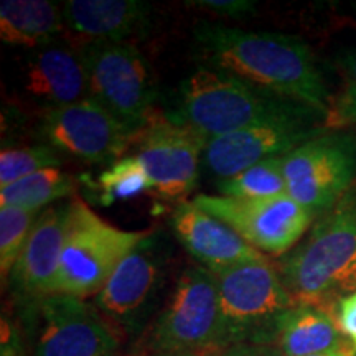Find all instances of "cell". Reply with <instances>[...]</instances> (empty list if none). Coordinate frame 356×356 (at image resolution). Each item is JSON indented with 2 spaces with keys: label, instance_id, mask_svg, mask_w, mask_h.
Here are the masks:
<instances>
[{
  "label": "cell",
  "instance_id": "cell-29",
  "mask_svg": "<svg viewBox=\"0 0 356 356\" xmlns=\"http://www.w3.org/2000/svg\"><path fill=\"white\" fill-rule=\"evenodd\" d=\"M337 122L355 124L356 126V88L350 86V84L333 108L328 127L335 126Z\"/></svg>",
  "mask_w": 356,
  "mask_h": 356
},
{
  "label": "cell",
  "instance_id": "cell-33",
  "mask_svg": "<svg viewBox=\"0 0 356 356\" xmlns=\"http://www.w3.org/2000/svg\"><path fill=\"white\" fill-rule=\"evenodd\" d=\"M157 356H202V355H190V353H184V355H157Z\"/></svg>",
  "mask_w": 356,
  "mask_h": 356
},
{
  "label": "cell",
  "instance_id": "cell-19",
  "mask_svg": "<svg viewBox=\"0 0 356 356\" xmlns=\"http://www.w3.org/2000/svg\"><path fill=\"white\" fill-rule=\"evenodd\" d=\"M273 346L282 356H309L350 348L330 310L302 302H296L279 318Z\"/></svg>",
  "mask_w": 356,
  "mask_h": 356
},
{
  "label": "cell",
  "instance_id": "cell-30",
  "mask_svg": "<svg viewBox=\"0 0 356 356\" xmlns=\"http://www.w3.org/2000/svg\"><path fill=\"white\" fill-rule=\"evenodd\" d=\"M220 356H282L270 345H233L218 353Z\"/></svg>",
  "mask_w": 356,
  "mask_h": 356
},
{
  "label": "cell",
  "instance_id": "cell-27",
  "mask_svg": "<svg viewBox=\"0 0 356 356\" xmlns=\"http://www.w3.org/2000/svg\"><path fill=\"white\" fill-rule=\"evenodd\" d=\"M188 3L222 17H243L256 10V2L251 0H195Z\"/></svg>",
  "mask_w": 356,
  "mask_h": 356
},
{
  "label": "cell",
  "instance_id": "cell-28",
  "mask_svg": "<svg viewBox=\"0 0 356 356\" xmlns=\"http://www.w3.org/2000/svg\"><path fill=\"white\" fill-rule=\"evenodd\" d=\"M2 356H29L20 325L6 315L2 317Z\"/></svg>",
  "mask_w": 356,
  "mask_h": 356
},
{
  "label": "cell",
  "instance_id": "cell-18",
  "mask_svg": "<svg viewBox=\"0 0 356 356\" xmlns=\"http://www.w3.org/2000/svg\"><path fill=\"white\" fill-rule=\"evenodd\" d=\"M25 91L48 108L74 104L89 97L88 74L79 51L47 47L25 65Z\"/></svg>",
  "mask_w": 356,
  "mask_h": 356
},
{
  "label": "cell",
  "instance_id": "cell-7",
  "mask_svg": "<svg viewBox=\"0 0 356 356\" xmlns=\"http://www.w3.org/2000/svg\"><path fill=\"white\" fill-rule=\"evenodd\" d=\"M32 356H118L119 330L95 304L51 293L20 309Z\"/></svg>",
  "mask_w": 356,
  "mask_h": 356
},
{
  "label": "cell",
  "instance_id": "cell-5",
  "mask_svg": "<svg viewBox=\"0 0 356 356\" xmlns=\"http://www.w3.org/2000/svg\"><path fill=\"white\" fill-rule=\"evenodd\" d=\"M147 346L149 356H204L226 348L220 291L211 270L203 266H188L181 270L150 328Z\"/></svg>",
  "mask_w": 356,
  "mask_h": 356
},
{
  "label": "cell",
  "instance_id": "cell-4",
  "mask_svg": "<svg viewBox=\"0 0 356 356\" xmlns=\"http://www.w3.org/2000/svg\"><path fill=\"white\" fill-rule=\"evenodd\" d=\"M150 234L152 229L126 231L113 226L74 195L55 293L84 300L96 297L118 266Z\"/></svg>",
  "mask_w": 356,
  "mask_h": 356
},
{
  "label": "cell",
  "instance_id": "cell-24",
  "mask_svg": "<svg viewBox=\"0 0 356 356\" xmlns=\"http://www.w3.org/2000/svg\"><path fill=\"white\" fill-rule=\"evenodd\" d=\"M40 211L17 207L0 208V274L6 284L24 251Z\"/></svg>",
  "mask_w": 356,
  "mask_h": 356
},
{
  "label": "cell",
  "instance_id": "cell-26",
  "mask_svg": "<svg viewBox=\"0 0 356 356\" xmlns=\"http://www.w3.org/2000/svg\"><path fill=\"white\" fill-rule=\"evenodd\" d=\"M335 322L348 341L350 348L356 353V292L343 297L332 309Z\"/></svg>",
  "mask_w": 356,
  "mask_h": 356
},
{
  "label": "cell",
  "instance_id": "cell-34",
  "mask_svg": "<svg viewBox=\"0 0 356 356\" xmlns=\"http://www.w3.org/2000/svg\"><path fill=\"white\" fill-rule=\"evenodd\" d=\"M204 356H220L218 353H213V355H204Z\"/></svg>",
  "mask_w": 356,
  "mask_h": 356
},
{
  "label": "cell",
  "instance_id": "cell-21",
  "mask_svg": "<svg viewBox=\"0 0 356 356\" xmlns=\"http://www.w3.org/2000/svg\"><path fill=\"white\" fill-rule=\"evenodd\" d=\"M76 180L60 168H44L0 188V208L17 207L40 211L66 197L73 198Z\"/></svg>",
  "mask_w": 356,
  "mask_h": 356
},
{
  "label": "cell",
  "instance_id": "cell-22",
  "mask_svg": "<svg viewBox=\"0 0 356 356\" xmlns=\"http://www.w3.org/2000/svg\"><path fill=\"white\" fill-rule=\"evenodd\" d=\"M222 197L231 198H277L289 195L284 175V157L262 160L229 180L218 181Z\"/></svg>",
  "mask_w": 356,
  "mask_h": 356
},
{
  "label": "cell",
  "instance_id": "cell-11",
  "mask_svg": "<svg viewBox=\"0 0 356 356\" xmlns=\"http://www.w3.org/2000/svg\"><path fill=\"white\" fill-rule=\"evenodd\" d=\"M320 119L328 121L314 109L284 115L256 126L241 129L208 140L203 152V165L218 180H229L262 160L286 157L293 149L325 129Z\"/></svg>",
  "mask_w": 356,
  "mask_h": 356
},
{
  "label": "cell",
  "instance_id": "cell-13",
  "mask_svg": "<svg viewBox=\"0 0 356 356\" xmlns=\"http://www.w3.org/2000/svg\"><path fill=\"white\" fill-rule=\"evenodd\" d=\"M42 131L53 149L95 163L115 162L136 137L89 97L44 109Z\"/></svg>",
  "mask_w": 356,
  "mask_h": 356
},
{
  "label": "cell",
  "instance_id": "cell-6",
  "mask_svg": "<svg viewBox=\"0 0 356 356\" xmlns=\"http://www.w3.org/2000/svg\"><path fill=\"white\" fill-rule=\"evenodd\" d=\"M220 291L226 348L270 345L279 318L296 304L277 267L269 259L248 262L215 274Z\"/></svg>",
  "mask_w": 356,
  "mask_h": 356
},
{
  "label": "cell",
  "instance_id": "cell-9",
  "mask_svg": "<svg viewBox=\"0 0 356 356\" xmlns=\"http://www.w3.org/2000/svg\"><path fill=\"white\" fill-rule=\"evenodd\" d=\"M289 195L315 218L356 184V132L325 129L284 157Z\"/></svg>",
  "mask_w": 356,
  "mask_h": 356
},
{
  "label": "cell",
  "instance_id": "cell-32",
  "mask_svg": "<svg viewBox=\"0 0 356 356\" xmlns=\"http://www.w3.org/2000/svg\"><path fill=\"white\" fill-rule=\"evenodd\" d=\"M309 356H356V353L351 348H340V350H330V351H323V353H315Z\"/></svg>",
  "mask_w": 356,
  "mask_h": 356
},
{
  "label": "cell",
  "instance_id": "cell-3",
  "mask_svg": "<svg viewBox=\"0 0 356 356\" xmlns=\"http://www.w3.org/2000/svg\"><path fill=\"white\" fill-rule=\"evenodd\" d=\"M310 109L234 76L200 66L180 84V121L204 140ZM317 113V111H315Z\"/></svg>",
  "mask_w": 356,
  "mask_h": 356
},
{
  "label": "cell",
  "instance_id": "cell-15",
  "mask_svg": "<svg viewBox=\"0 0 356 356\" xmlns=\"http://www.w3.org/2000/svg\"><path fill=\"white\" fill-rule=\"evenodd\" d=\"M71 200L55 203L40 213L24 251L13 267L8 286L19 309L55 293V282L65 246Z\"/></svg>",
  "mask_w": 356,
  "mask_h": 356
},
{
  "label": "cell",
  "instance_id": "cell-1",
  "mask_svg": "<svg viewBox=\"0 0 356 356\" xmlns=\"http://www.w3.org/2000/svg\"><path fill=\"white\" fill-rule=\"evenodd\" d=\"M195 42L204 66L300 102L330 121L333 109L322 70L302 38L202 24L195 30Z\"/></svg>",
  "mask_w": 356,
  "mask_h": 356
},
{
  "label": "cell",
  "instance_id": "cell-12",
  "mask_svg": "<svg viewBox=\"0 0 356 356\" xmlns=\"http://www.w3.org/2000/svg\"><path fill=\"white\" fill-rule=\"evenodd\" d=\"M136 157L155 185V195L165 202H186L200 175V160L207 140L185 124L152 114L139 134Z\"/></svg>",
  "mask_w": 356,
  "mask_h": 356
},
{
  "label": "cell",
  "instance_id": "cell-2",
  "mask_svg": "<svg viewBox=\"0 0 356 356\" xmlns=\"http://www.w3.org/2000/svg\"><path fill=\"white\" fill-rule=\"evenodd\" d=\"M275 267L293 300L302 304L332 312L338 300L356 292V184Z\"/></svg>",
  "mask_w": 356,
  "mask_h": 356
},
{
  "label": "cell",
  "instance_id": "cell-16",
  "mask_svg": "<svg viewBox=\"0 0 356 356\" xmlns=\"http://www.w3.org/2000/svg\"><path fill=\"white\" fill-rule=\"evenodd\" d=\"M172 229L186 251L213 274L248 262L266 261L228 225L208 215L193 202L178 203L172 213Z\"/></svg>",
  "mask_w": 356,
  "mask_h": 356
},
{
  "label": "cell",
  "instance_id": "cell-31",
  "mask_svg": "<svg viewBox=\"0 0 356 356\" xmlns=\"http://www.w3.org/2000/svg\"><path fill=\"white\" fill-rule=\"evenodd\" d=\"M341 66H343L345 74L350 79V86L356 88V50L346 53L341 60Z\"/></svg>",
  "mask_w": 356,
  "mask_h": 356
},
{
  "label": "cell",
  "instance_id": "cell-14",
  "mask_svg": "<svg viewBox=\"0 0 356 356\" xmlns=\"http://www.w3.org/2000/svg\"><path fill=\"white\" fill-rule=\"evenodd\" d=\"M152 234L118 266L95 297V305L118 330H137L162 286L165 259Z\"/></svg>",
  "mask_w": 356,
  "mask_h": 356
},
{
  "label": "cell",
  "instance_id": "cell-10",
  "mask_svg": "<svg viewBox=\"0 0 356 356\" xmlns=\"http://www.w3.org/2000/svg\"><path fill=\"white\" fill-rule=\"evenodd\" d=\"M198 208L234 229L262 254L286 256L305 238L315 216L291 195L277 198H231L197 195Z\"/></svg>",
  "mask_w": 356,
  "mask_h": 356
},
{
  "label": "cell",
  "instance_id": "cell-25",
  "mask_svg": "<svg viewBox=\"0 0 356 356\" xmlns=\"http://www.w3.org/2000/svg\"><path fill=\"white\" fill-rule=\"evenodd\" d=\"M61 157L51 145L3 149L0 152V188L44 168H60Z\"/></svg>",
  "mask_w": 356,
  "mask_h": 356
},
{
  "label": "cell",
  "instance_id": "cell-20",
  "mask_svg": "<svg viewBox=\"0 0 356 356\" xmlns=\"http://www.w3.org/2000/svg\"><path fill=\"white\" fill-rule=\"evenodd\" d=\"M65 26L63 10L48 0H2L0 38L25 48L48 47Z\"/></svg>",
  "mask_w": 356,
  "mask_h": 356
},
{
  "label": "cell",
  "instance_id": "cell-17",
  "mask_svg": "<svg viewBox=\"0 0 356 356\" xmlns=\"http://www.w3.org/2000/svg\"><path fill=\"white\" fill-rule=\"evenodd\" d=\"M66 30L81 43H121L140 33L150 6L139 0H68L61 7Z\"/></svg>",
  "mask_w": 356,
  "mask_h": 356
},
{
  "label": "cell",
  "instance_id": "cell-8",
  "mask_svg": "<svg viewBox=\"0 0 356 356\" xmlns=\"http://www.w3.org/2000/svg\"><path fill=\"white\" fill-rule=\"evenodd\" d=\"M88 74L89 99L137 136L152 115L155 84L144 55L129 42L91 43L79 50Z\"/></svg>",
  "mask_w": 356,
  "mask_h": 356
},
{
  "label": "cell",
  "instance_id": "cell-23",
  "mask_svg": "<svg viewBox=\"0 0 356 356\" xmlns=\"http://www.w3.org/2000/svg\"><path fill=\"white\" fill-rule=\"evenodd\" d=\"M97 202L102 207H111L155 191V185L136 155H129L115 160L111 168L97 177Z\"/></svg>",
  "mask_w": 356,
  "mask_h": 356
}]
</instances>
